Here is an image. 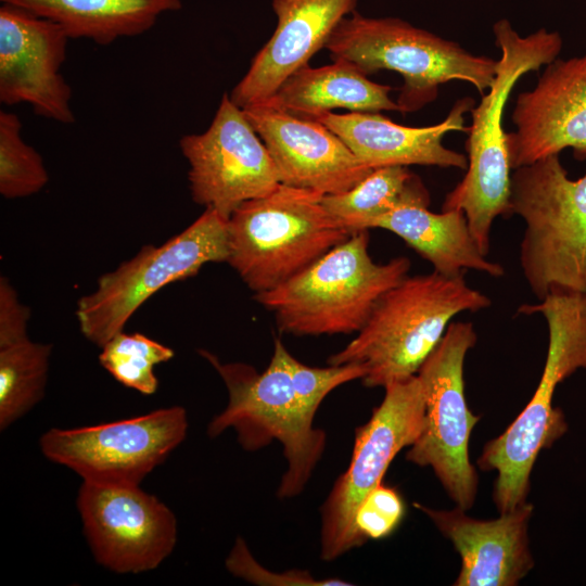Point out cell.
<instances>
[{"mask_svg": "<svg viewBox=\"0 0 586 586\" xmlns=\"http://www.w3.org/2000/svg\"><path fill=\"white\" fill-rule=\"evenodd\" d=\"M506 133L511 169L572 148L586 158V51L546 65L536 86L521 92Z\"/></svg>", "mask_w": 586, "mask_h": 586, "instance_id": "16", "label": "cell"}, {"mask_svg": "<svg viewBox=\"0 0 586 586\" xmlns=\"http://www.w3.org/2000/svg\"><path fill=\"white\" fill-rule=\"evenodd\" d=\"M474 105L472 98L458 99L444 120L425 127L403 126L373 112H324L309 118L336 133L372 170L409 165L467 169V156L446 148L443 139L450 131H468L463 115Z\"/></svg>", "mask_w": 586, "mask_h": 586, "instance_id": "20", "label": "cell"}, {"mask_svg": "<svg viewBox=\"0 0 586 586\" xmlns=\"http://www.w3.org/2000/svg\"><path fill=\"white\" fill-rule=\"evenodd\" d=\"M52 345L30 339L0 348V429L3 431L42 398Z\"/></svg>", "mask_w": 586, "mask_h": 586, "instance_id": "25", "label": "cell"}, {"mask_svg": "<svg viewBox=\"0 0 586 586\" xmlns=\"http://www.w3.org/2000/svg\"><path fill=\"white\" fill-rule=\"evenodd\" d=\"M326 48L364 75L395 71L404 82L397 98L403 114L434 101L451 80L471 84L482 95L491 87L497 60L468 52L458 43L397 17H367L354 11L332 33Z\"/></svg>", "mask_w": 586, "mask_h": 586, "instance_id": "7", "label": "cell"}, {"mask_svg": "<svg viewBox=\"0 0 586 586\" xmlns=\"http://www.w3.org/2000/svg\"><path fill=\"white\" fill-rule=\"evenodd\" d=\"M228 571L249 583L263 586H347L352 583L340 578H315L308 571L291 570L273 573L258 563L245 540L238 537L226 559Z\"/></svg>", "mask_w": 586, "mask_h": 586, "instance_id": "29", "label": "cell"}, {"mask_svg": "<svg viewBox=\"0 0 586 586\" xmlns=\"http://www.w3.org/2000/svg\"><path fill=\"white\" fill-rule=\"evenodd\" d=\"M77 508L94 559L112 572L154 570L175 549L174 512L140 485L82 481Z\"/></svg>", "mask_w": 586, "mask_h": 586, "instance_id": "14", "label": "cell"}, {"mask_svg": "<svg viewBox=\"0 0 586 586\" xmlns=\"http://www.w3.org/2000/svg\"><path fill=\"white\" fill-rule=\"evenodd\" d=\"M58 23L71 39L110 44L151 29L158 17L181 9V0H1Z\"/></svg>", "mask_w": 586, "mask_h": 586, "instance_id": "23", "label": "cell"}, {"mask_svg": "<svg viewBox=\"0 0 586 586\" xmlns=\"http://www.w3.org/2000/svg\"><path fill=\"white\" fill-rule=\"evenodd\" d=\"M228 253V219L205 208L188 228L162 245H145L113 271L100 276L95 289L77 302L80 332L102 347L124 330L154 293L195 276L205 264L227 262Z\"/></svg>", "mask_w": 586, "mask_h": 586, "instance_id": "9", "label": "cell"}, {"mask_svg": "<svg viewBox=\"0 0 586 586\" xmlns=\"http://www.w3.org/2000/svg\"><path fill=\"white\" fill-rule=\"evenodd\" d=\"M409 202L430 203L421 179L407 166H386L373 169L348 191L322 196L326 209L352 233L394 207Z\"/></svg>", "mask_w": 586, "mask_h": 586, "instance_id": "24", "label": "cell"}, {"mask_svg": "<svg viewBox=\"0 0 586 586\" xmlns=\"http://www.w3.org/2000/svg\"><path fill=\"white\" fill-rule=\"evenodd\" d=\"M489 305L491 300L470 288L462 275L434 270L407 276L379 298L355 339L328 362L362 366L368 387L406 380L418 373L457 314Z\"/></svg>", "mask_w": 586, "mask_h": 586, "instance_id": "2", "label": "cell"}, {"mask_svg": "<svg viewBox=\"0 0 586 586\" xmlns=\"http://www.w3.org/2000/svg\"><path fill=\"white\" fill-rule=\"evenodd\" d=\"M368 229L346 241L279 286L255 293L282 333L318 336L358 332L379 298L408 276L400 256L377 264L368 253Z\"/></svg>", "mask_w": 586, "mask_h": 586, "instance_id": "5", "label": "cell"}, {"mask_svg": "<svg viewBox=\"0 0 586 586\" xmlns=\"http://www.w3.org/2000/svg\"><path fill=\"white\" fill-rule=\"evenodd\" d=\"M500 50L495 78L480 103L470 111L466 150V175L446 195L442 211H462L480 249L487 255L493 221L510 214V180L506 131L502 118L508 98L517 81L532 71L555 61L563 40L558 31L540 28L520 36L511 23L501 18L493 25Z\"/></svg>", "mask_w": 586, "mask_h": 586, "instance_id": "1", "label": "cell"}, {"mask_svg": "<svg viewBox=\"0 0 586 586\" xmlns=\"http://www.w3.org/2000/svg\"><path fill=\"white\" fill-rule=\"evenodd\" d=\"M322 196L280 183L231 214L227 263L254 293L279 286L353 234Z\"/></svg>", "mask_w": 586, "mask_h": 586, "instance_id": "6", "label": "cell"}, {"mask_svg": "<svg viewBox=\"0 0 586 586\" xmlns=\"http://www.w3.org/2000/svg\"><path fill=\"white\" fill-rule=\"evenodd\" d=\"M183 407L97 425L50 429L39 440L43 456L77 473L82 481L140 485L186 438Z\"/></svg>", "mask_w": 586, "mask_h": 586, "instance_id": "12", "label": "cell"}, {"mask_svg": "<svg viewBox=\"0 0 586 586\" xmlns=\"http://www.w3.org/2000/svg\"><path fill=\"white\" fill-rule=\"evenodd\" d=\"M71 38L55 22L23 8H0V101L27 103L44 118L75 120L72 89L60 69Z\"/></svg>", "mask_w": 586, "mask_h": 586, "instance_id": "15", "label": "cell"}, {"mask_svg": "<svg viewBox=\"0 0 586 586\" xmlns=\"http://www.w3.org/2000/svg\"><path fill=\"white\" fill-rule=\"evenodd\" d=\"M461 558L456 586H514L533 569L528 523L534 506L527 501L500 513L497 519L479 520L466 510H436L415 502Z\"/></svg>", "mask_w": 586, "mask_h": 586, "instance_id": "19", "label": "cell"}, {"mask_svg": "<svg viewBox=\"0 0 586 586\" xmlns=\"http://www.w3.org/2000/svg\"><path fill=\"white\" fill-rule=\"evenodd\" d=\"M179 148L189 164L192 200L226 219L244 202L263 198L280 184L265 143L228 93L209 127L181 137Z\"/></svg>", "mask_w": 586, "mask_h": 586, "instance_id": "13", "label": "cell"}, {"mask_svg": "<svg viewBox=\"0 0 586 586\" xmlns=\"http://www.w3.org/2000/svg\"><path fill=\"white\" fill-rule=\"evenodd\" d=\"M520 314L539 313L548 324L549 344L544 370L528 404L507 430L485 444L481 470L497 471L493 499L500 513L526 501L534 463L566 429L564 415L552 406L557 385L586 369V293L555 291Z\"/></svg>", "mask_w": 586, "mask_h": 586, "instance_id": "3", "label": "cell"}, {"mask_svg": "<svg viewBox=\"0 0 586 586\" xmlns=\"http://www.w3.org/2000/svg\"><path fill=\"white\" fill-rule=\"evenodd\" d=\"M285 360L295 394L304 411L311 419L315 418L320 404L331 391L349 381L362 380L366 375V369L357 364L314 368L298 361L288 351Z\"/></svg>", "mask_w": 586, "mask_h": 586, "instance_id": "28", "label": "cell"}, {"mask_svg": "<svg viewBox=\"0 0 586 586\" xmlns=\"http://www.w3.org/2000/svg\"><path fill=\"white\" fill-rule=\"evenodd\" d=\"M509 206L525 222L520 264L533 294L586 293V174L570 179L558 154L518 167Z\"/></svg>", "mask_w": 586, "mask_h": 586, "instance_id": "8", "label": "cell"}, {"mask_svg": "<svg viewBox=\"0 0 586 586\" xmlns=\"http://www.w3.org/2000/svg\"><path fill=\"white\" fill-rule=\"evenodd\" d=\"M242 110L265 143L282 184L323 195L339 194L372 171L336 133L316 119L267 104Z\"/></svg>", "mask_w": 586, "mask_h": 586, "instance_id": "17", "label": "cell"}, {"mask_svg": "<svg viewBox=\"0 0 586 586\" xmlns=\"http://www.w3.org/2000/svg\"><path fill=\"white\" fill-rule=\"evenodd\" d=\"M405 514L400 495L392 487L379 484L359 506L355 524L365 540L391 535Z\"/></svg>", "mask_w": 586, "mask_h": 586, "instance_id": "30", "label": "cell"}, {"mask_svg": "<svg viewBox=\"0 0 586 586\" xmlns=\"http://www.w3.org/2000/svg\"><path fill=\"white\" fill-rule=\"evenodd\" d=\"M286 351L276 339L267 369L257 372L251 365L221 362L216 355L199 349L221 377L229 395L226 408L208 423V436L216 437L231 428L246 451L278 441L288 462L277 491L281 499L304 491L327 443L326 433L314 428V419L306 415L295 394Z\"/></svg>", "mask_w": 586, "mask_h": 586, "instance_id": "4", "label": "cell"}, {"mask_svg": "<svg viewBox=\"0 0 586 586\" xmlns=\"http://www.w3.org/2000/svg\"><path fill=\"white\" fill-rule=\"evenodd\" d=\"M358 0H272L277 26L229 94L240 109L269 100L295 72L326 48Z\"/></svg>", "mask_w": 586, "mask_h": 586, "instance_id": "18", "label": "cell"}, {"mask_svg": "<svg viewBox=\"0 0 586 586\" xmlns=\"http://www.w3.org/2000/svg\"><path fill=\"white\" fill-rule=\"evenodd\" d=\"M428 206L424 202L400 204L369 220L365 229L381 228L397 234L440 273L459 276L473 269L504 276V267L480 251L462 211L433 213Z\"/></svg>", "mask_w": 586, "mask_h": 586, "instance_id": "21", "label": "cell"}, {"mask_svg": "<svg viewBox=\"0 0 586 586\" xmlns=\"http://www.w3.org/2000/svg\"><path fill=\"white\" fill-rule=\"evenodd\" d=\"M174 357V351L141 333L119 332L101 347L100 365L123 385L144 395L157 388L154 369Z\"/></svg>", "mask_w": 586, "mask_h": 586, "instance_id": "26", "label": "cell"}, {"mask_svg": "<svg viewBox=\"0 0 586 586\" xmlns=\"http://www.w3.org/2000/svg\"><path fill=\"white\" fill-rule=\"evenodd\" d=\"M30 309L23 304L15 288L0 277V348L28 340L27 323Z\"/></svg>", "mask_w": 586, "mask_h": 586, "instance_id": "31", "label": "cell"}, {"mask_svg": "<svg viewBox=\"0 0 586 586\" xmlns=\"http://www.w3.org/2000/svg\"><path fill=\"white\" fill-rule=\"evenodd\" d=\"M384 388L382 403L369 421L356 429L351 462L321 506L320 557L324 561L366 543L355 524L359 506L382 483L395 456L422 432L425 397L419 377L392 382Z\"/></svg>", "mask_w": 586, "mask_h": 586, "instance_id": "11", "label": "cell"}, {"mask_svg": "<svg viewBox=\"0 0 586 586\" xmlns=\"http://www.w3.org/2000/svg\"><path fill=\"white\" fill-rule=\"evenodd\" d=\"M392 88L377 84L352 64L336 60L330 65H309L291 75L267 104L300 117H313L333 109L352 112L396 111Z\"/></svg>", "mask_w": 586, "mask_h": 586, "instance_id": "22", "label": "cell"}, {"mask_svg": "<svg viewBox=\"0 0 586 586\" xmlns=\"http://www.w3.org/2000/svg\"><path fill=\"white\" fill-rule=\"evenodd\" d=\"M472 323L450 322L444 336L417 375L425 397L422 432L406 459L430 467L458 508L469 510L476 498L479 477L469 457L471 431L480 420L464 397L463 364L476 343Z\"/></svg>", "mask_w": 586, "mask_h": 586, "instance_id": "10", "label": "cell"}, {"mask_svg": "<svg viewBox=\"0 0 586 586\" xmlns=\"http://www.w3.org/2000/svg\"><path fill=\"white\" fill-rule=\"evenodd\" d=\"M49 182L41 155L22 137L18 116L0 112V193L5 199L30 196Z\"/></svg>", "mask_w": 586, "mask_h": 586, "instance_id": "27", "label": "cell"}]
</instances>
